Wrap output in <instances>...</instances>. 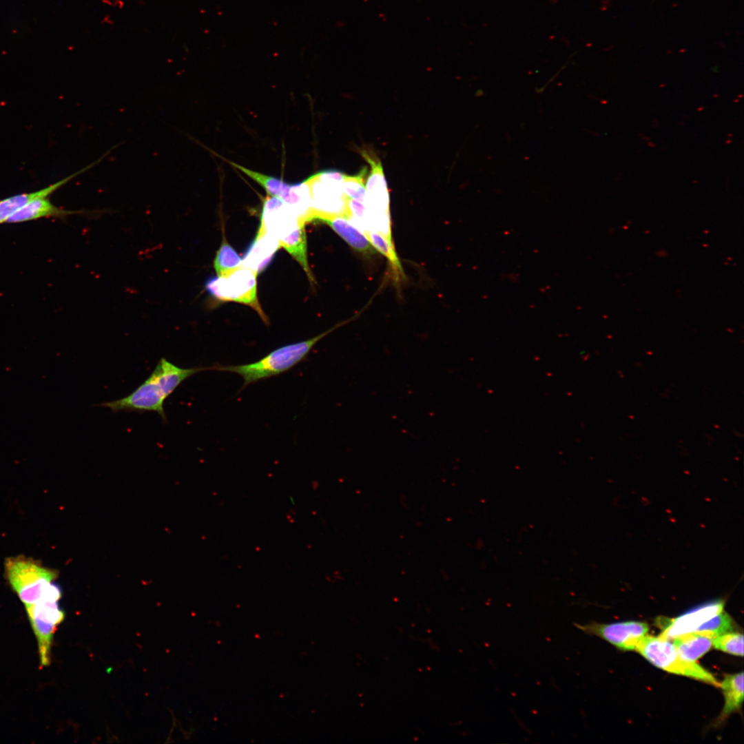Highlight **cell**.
Returning a JSON list of instances; mask_svg holds the SVG:
<instances>
[{
	"instance_id": "cell-1",
	"label": "cell",
	"mask_w": 744,
	"mask_h": 744,
	"mask_svg": "<svg viewBox=\"0 0 744 744\" xmlns=\"http://www.w3.org/2000/svg\"><path fill=\"white\" fill-rule=\"evenodd\" d=\"M212 366L181 368L162 358L150 375L128 395L111 402L98 404L114 413L152 411L157 413L163 422H167L164 410L166 399L186 379Z\"/></svg>"
},
{
	"instance_id": "cell-2",
	"label": "cell",
	"mask_w": 744,
	"mask_h": 744,
	"mask_svg": "<svg viewBox=\"0 0 744 744\" xmlns=\"http://www.w3.org/2000/svg\"><path fill=\"white\" fill-rule=\"evenodd\" d=\"M349 321L342 322L310 339L276 349L255 362L240 365H214L213 370L238 374L244 380V388L251 383L290 370L306 358L318 342Z\"/></svg>"
},
{
	"instance_id": "cell-3",
	"label": "cell",
	"mask_w": 744,
	"mask_h": 744,
	"mask_svg": "<svg viewBox=\"0 0 744 744\" xmlns=\"http://www.w3.org/2000/svg\"><path fill=\"white\" fill-rule=\"evenodd\" d=\"M5 572L12 590L25 606L43 599L58 575L56 570L23 555L7 558Z\"/></svg>"
},
{
	"instance_id": "cell-4",
	"label": "cell",
	"mask_w": 744,
	"mask_h": 744,
	"mask_svg": "<svg viewBox=\"0 0 744 744\" xmlns=\"http://www.w3.org/2000/svg\"><path fill=\"white\" fill-rule=\"evenodd\" d=\"M344 174L336 170H324L306 179L311 201V221H323L335 216L350 218L351 198L344 190Z\"/></svg>"
},
{
	"instance_id": "cell-5",
	"label": "cell",
	"mask_w": 744,
	"mask_h": 744,
	"mask_svg": "<svg viewBox=\"0 0 744 744\" xmlns=\"http://www.w3.org/2000/svg\"><path fill=\"white\" fill-rule=\"evenodd\" d=\"M635 650L654 665L668 672L720 687V683L716 678L699 663L682 659L677 653L673 643L668 639L660 636L647 634L639 641Z\"/></svg>"
},
{
	"instance_id": "cell-6",
	"label": "cell",
	"mask_w": 744,
	"mask_h": 744,
	"mask_svg": "<svg viewBox=\"0 0 744 744\" xmlns=\"http://www.w3.org/2000/svg\"><path fill=\"white\" fill-rule=\"evenodd\" d=\"M360 154L371 165L370 174L365 182L367 229L390 236L389 194L381 161L367 149L360 150Z\"/></svg>"
},
{
	"instance_id": "cell-7",
	"label": "cell",
	"mask_w": 744,
	"mask_h": 744,
	"mask_svg": "<svg viewBox=\"0 0 744 744\" xmlns=\"http://www.w3.org/2000/svg\"><path fill=\"white\" fill-rule=\"evenodd\" d=\"M61 597V588L52 583L43 599L25 606L37 639L40 663L43 666L50 664L53 635L64 619L65 614L58 603Z\"/></svg>"
},
{
	"instance_id": "cell-8",
	"label": "cell",
	"mask_w": 744,
	"mask_h": 744,
	"mask_svg": "<svg viewBox=\"0 0 744 744\" xmlns=\"http://www.w3.org/2000/svg\"><path fill=\"white\" fill-rule=\"evenodd\" d=\"M257 276L252 270L241 266L226 275L210 278L205 287L218 300L232 301L251 307L268 324L269 320L258 298Z\"/></svg>"
},
{
	"instance_id": "cell-9",
	"label": "cell",
	"mask_w": 744,
	"mask_h": 744,
	"mask_svg": "<svg viewBox=\"0 0 744 744\" xmlns=\"http://www.w3.org/2000/svg\"><path fill=\"white\" fill-rule=\"evenodd\" d=\"M575 626L587 634L597 636L623 650H633L648 634V626L643 622L626 621L614 623L591 622Z\"/></svg>"
},
{
	"instance_id": "cell-10",
	"label": "cell",
	"mask_w": 744,
	"mask_h": 744,
	"mask_svg": "<svg viewBox=\"0 0 744 744\" xmlns=\"http://www.w3.org/2000/svg\"><path fill=\"white\" fill-rule=\"evenodd\" d=\"M288 204L282 199L267 196L264 200L259 228L274 236L280 242L304 226Z\"/></svg>"
},
{
	"instance_id": "cell-11",
	"label": "cell",
	"mask_w": 744,
	"mask_h": 744,
	"mask_svg": "<svg viewBox=\"0 0 744 744\" xmlns=\"http://www.w3.org/2000/svg\"><path fill=\"white\" fill-rule=\"evenodd\" d=\"M723 600L712 601L695 608L666 623L660 637L673 640L676 637L694 632L701 624L723 610Z\"/></svg>"
},
{
	"instance_id": "cell-12",
	"label": "cell",
	"mask_w": 744,
	"mask_h": 744,
	"mask_svg": "<svg viewBox=\"0 0 744 744\" xmlns=\"http://www.w3.org/2000/svg\"><path fill=\"white\" fill-rule=\"evenodd\" d=\"M279 248V242L274 236L258 228L255 240L242 258V265L258 275L269 264Z\"/></svg>"
},
{
	"instance_id": "cell-13",
	"label": "cell",
	"mask_w": 744,
	"mask_h": 744,
	"mask_svg": "<svg viewBox=\"0 0 744 744\" xmlns=\"http://www.w3.org/2000/svg\"><path fill=\"white\" fill-rule=\"evenodd\" d=\"M48 196H40L30 200L14 213L6 223H19L49 217L63 218L68 215L78 213L55 206Z\"/></svg>"
},
{
	"instance_id": "cell-14",
	"label": "cell",
	"mask_w": 744,
	"mask_h": 744,
	"mask_svg": "<svg viewBox=\"0 0 744 744\" xmlns=\"http://www.w3.org/2000/svg\"><path fill=\"white\" fill-rule=\"evenodd\" d=\"M94 163H91L83 169L74 172V174L59 180L49 186L41 189L39 190L30 192L16 194L2 200H0V225L6 223L8 219L18 209L25 205L30 200L40 196H50L54 192L56 191L61 187L66 184L70 180L76 177V176L83 173L84 172L94 167Z\"/></svg>"
},
{
	"instance_id": "cell-15",
	"label": "cell",
	"mask_w": 744,
	"mask_h": 744,
	"mask_svg": "<svg viewBox=\"0 0 744 744\" xmlns=\"http://www.w3.org/2000/svg\"><path fill=\"white\" fill-rule=\"evenodd\" d=\"M322 222L327 224L355 251L364 255H370L375 252V249L365 232L350 218L344 216H335Z\"/></svg>"
},
{
	"instance_id": "cell-16",
	"label": "cell",
	"mask_w": 744,
	"mask_h": 744,
	"mask_svg": "<svg viewBox=\"0 0 744 744\" xmlns=\"http://www.w3.org/2000/svg\"><path fill=\"white\" fill-rule=\"evenodd\" d=\"M716 637L709 631H694L676 637L673 644L682 659L696 662L713 646Z\"/></svg>"
},
{
	"instance_id": "cell-17",
	"label": "cell",
	"mask_w": 744,
	"mask_h": 744,
	"mask_svg": "<svg viewBox=\"0 0 744 744\" xmlns=\"http://www.w3.org/2000/svg\"><path fill=\"white\" fill-rule=\"evenodd\" d=\"M280 199L289 205L302 224L305 225L312 220L310 192L306 180L291 185Z\"/></svg>"
},
{
	"instance_id": "cell-18",
	"label": "cell",
	"mask_w": 744,
	"mask_h": 744,
	"mask_svg": "<svg viewBox=\"0 0 744 744\" xmlns=\"http://www.w3.org/2000/svg\"><path fill=\"white\" fill-rule=\"evenodd\" d=\"M720 687L725 697L724 707L719 717V722H722L741 707L743 700V673L726 675Z\"/></svg>"
},
{
	"instance_id": "cell-19",
	"label": "cell",
	"mask_w": 744,
	"mask_h": 744,
	"mask_svg": "<svg viewBox=\"0 0 744 744\" xmlns=\"http://www.w3.org/2000/svg\"><path fill=\"white\" fill-rule=\"evenodd\" d=\"M225 161L230 164L234 167L238 169L245 175L250 178L256 181L260 186H262L267 193L268 196L278 197L282 198L284 194L288 191L291 185L287 183L281 178L269 176L260 172H258L247 168L242 165L236 163L233 161H230L223 157Z\"/></svg>"
},
{
	"instance_id": "cell-20",
	"label": "cell",
	"mask_w": 744,
	"mask_h": 744,
	"mask_svg": "<svg viewBox=\"0 0 744 744\" xmlns=\"http://www.w3.org/2000/svg\"><path fill=\"white\" fill-rule=\"evenodd\" d=\"M365 234L374 249L383 254L390 262L396 278L404 276L403 269L392 238L376 231H368L365 232Z\"/></svg>"
},
{
	"instance_id": "cell-21",
	"label": "cell",
	"mask_w": 744,
	"mask_h": 744,
	"mask_svg": "<svg viewBox=\"0 0 744 744\" xmlns=\"http://www.w3.org/2000/svg\"><path fill=\"white\" fill-rule=\"evenodd\" d=\"M241 266L242 258L224 238L214 262L216 275H226Z\"/></svg>"
},
{
	"instance_id": "cell-22",
	"label": "cell",
	"mask_w": 744,
	"mask_h": 744,
	"mask_svg": "<svg viewBox=\"0 0 744 744\" xmlns=\"http://www.w3.org/2000/svg\"><path fill=\"white\" fill-rule=\"evenodd\" d=\"M713 647L736 656H743V635L739 632H728L716 637Z\"/></svg>"
},
{
	"instance_id": "cell-23",
	"label": "cell",
	"mask_w": 744,
	"mask_h": 744,
	"mask_svg": "<svg viewBox=\"0 0 744 744\" xmlns=\"http://www.w3.org/2000/svg\"><path fill=\"white\" fill-rule=\"evenodd\" d=\"M734 623L732 617L725 611L710 619L701 624L695 631H709L716 637L734 630Z\"/></svg>"
}]
</instances>
